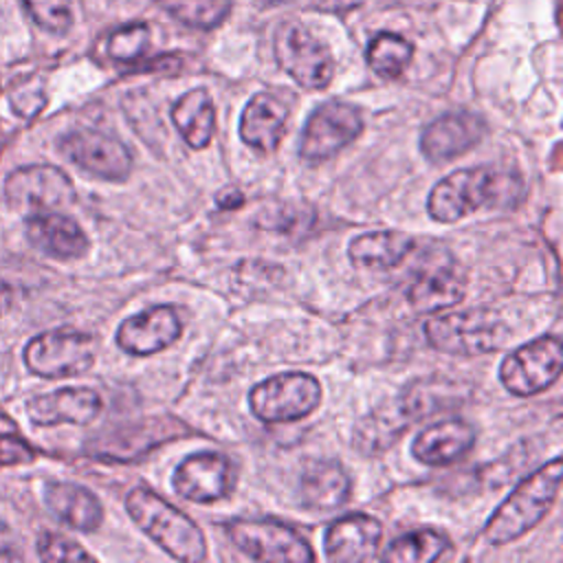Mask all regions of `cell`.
<instances>
[{"instance_id":"cell-1","label":"cell","mask_w":563,"mask_h":563,"mask_svg":"<svg viewBox=\"0 0 563 563\" xmlns=\"http://www.w3.org/2000/svg\"><path fill=\"white\" fill-rule=\"evenodd\" d=\"M521 200L523 183L515 174L495 167H466L435 183L427 211L438 222H457L477 209L517 207Z\"/></svg>"},{"instance_id":"cell-2","label":"cell","mask_w":563,"mask_h":563,"mask_svg":"<svg viewBox=\"0 0 563 563\" xmlns=\"http://www.w3.org/2000/svg\"><path fill=\"white\" fill-rule=\"evenodd\" d=\"M563 462L550 460L528 475L486 521L484 537L493 545H504L532 530L552 508L561 488Z\"/></svg>"},{"instance_id":"cell-3","label":"cell","mask_w":563,"mask_h":563,"mask_svg":"<svg viewBox=\"0 0 563 563\" xmlns=\"http://www.w3.org/2000/svg\"><path fill=\"white\" fill-rule=\"evenodd\" d=\"M125 510L132 521L172 559L185 563L207 559L205 534L196 521L150 488L130 490L125 497Z\"/></svg>"},{"instance_id":"cell-4","label":"cell","mask_w":563,"mask_h":563,"mask_svg":"<svg viewBox=\"0 0 563 563\" xmlns=\"http://www.w3.org/2000/svg\"><path fill=\"white\" fill-rule=\"evenodd\" d=\"M424 334L440 352L475 356L499 347L504 343L506 328L495 312L473 308L431 317L424 323Z\"/></svg>"},{"instance_id":"cell-5","label":"cell","mask_w":563,"mask_h":563,"mask_svg":"<svg viewBox=\"0 0 563 563\" xmlns=\"http://www.w3.org/2000/svg\"><path fill=\"white\" fill-rule=\"evenodd\" d=\"M321 400V385L303 372H284L249 391V407L264 422H295L310 416Z\"/></svg>"},{"instance_id":"cell-6","label":"cell","mask_w":563,"mask_h":563,"mask_svg":"<svg viewBox=\"0 0 563 563\" xmlns=\"http://www.w3.org/2000/svg\"><path fill=\"white\" fill-rule=\"evenodd\" d=\"M97 341L77 330H51L33 336L24 347V363L35 376L64 378L92 367Z\"/></svg>"},{"instance_id":"cell-7","label":"cell","mask_w":563,"mask_h":563,"mask_svg":"<svg viewBox=\"0 0 563 563\" xmlns=\"http://www.w3.org/2000/svg\"><path fill=\"white\" fill-rule=\"evenodd\" d=\"M229 541L253 561L310 563L314 552L303 537L273 519H233L224 526Z\"/></svg>"},{"instance_id":"cell-8","label":"cell","mask_w":563,"mask_h":563,"mask_svg":"<svg viewBox=\"0 0 563 563\" xmlns=\"http://www.w3.org/2000/svg\"><path fill=\"white\" fill-rule=\"evenodd\" d=\"M563 369V345L554 334H543L515 352L499 365L501 385L515 396H534L548 389Z\"/></svg>"},{"instance_id":"cell-9","label":"cell","mask_w":563,"mask_h":563,"mask_svg":"<svg viewBox=\"0 0 563 563\" xmlns=\"http://www.w3.org/2000/svg\"><path fill=\"white\" fill-rule=\"evenodd\" d=\"M275 57L299 86L323 90L334 75V59L328 46L301 22H284L275 33Z\"/></svg>"},{"instance_id":"cell-10","label":"cell","mask_w":563,"mask_h":563,"mask_svg":"<svg viewBox=\"0 0 563 563\" xmlns=\"http://www.w3.org/2000/svg\"><path fill=\"white\" fill-rule=\"evenodd\" d=\"M363 132V114L345 101L321 103L306 121L299 156L306 163H323L343 152Z\"/></svg>"},{"instance_id":"cell-11","label":"cell","mask_w":563,"mask_h":563,"mask_svg":"<svg viewBox=\"0 0 563 563\" xmlns=\"http://www.w3.org/2000/svg\"><path fill=\"white\" fill-rule=\"evenodd\" d=\"M4 196L13 209L33 216L73 205L75 187L59 167L35 163L18 167L7 176Z\"/></svg>"},{"instance_id":"cell-12","label":"cell","mask_w":563,"mask_h":563,"mask_svg":"<svg viewBox=\"0 0 563 563\" xmlns=\"http://www.w3.org/2000/svg\"><path fill=\"white\" fill-rule=\"evenodd\" d=\"M57 147L70 163L103 180H125L132 172L130 150L99 130H73L59 139Z\"/></svg>"},{"instance_id":"cell-13","label":"cell","mask_w":563,"mask_h":563,"mask_svg":"<svg viewBox=\"0 0 563 563\" xmlns=\"http://www.w3.org/2000/svg\"><path fill=\"white\" fill-rule=\"evenodd\" d=\"M174 490L196 504H211L224 499L235 486L233 462L213 451L187 455L174 471Z\"/></svg>"},{"instance_id":"cell-14","label":"cell","mask_w":563,"mask_h":563,"mask_svg":"<svg viewBox=\"0 0 563 563\" xmlns=\"http://www.w3.org/2000/svg\"><path fill=\"white\" fill-rule=\"evenodd\" d=\"M183 323L172 306H152L121 321L117 345L132 356L156 354L178 341Z\"/></svg>"},{"instance_id":"cell-15","label":"cell","mask_w":563,"mask_h":563,"mask_svg":"<svg viewBox=\"0 0 563 563\" xmlns=\"http://www.w3.org/2000/svg\"><path fill=\"white\" fill-rule=\"evenodd\" d=\"M486 134V121L473 112H449L431 121L420 134V152L431 161H451L473 150Z\"/></svg>"},{"instance_id":"cell-16","label":"cell","mask_w":563,"mask_h":563,"mask_svg":"<svg viewBox=\"0 0 563 563\" xmlns=\"http://www.w3.org/2000/svg\"><path fill=\"white\" fill-rule=\"evenodd\" d=\"M383 526L365 512L345 515L332 521L323 534V550L330 561L356 563L378 556Z\"/></svg>"},{"instance_id":"cell-17","label":"cell","mask_w":563,"mask_h":563,"mask_svg":"<svg viewBox=\"0 0 563 563\" xmlns=\"http://www.w3.org/2000/svg\"><path fill=\"white\" fill-rule=\"evenodd\" d=\"M101 411V396L90 387H64L26 400V416L37 427L88 424Z\"/></svg>"},{"instance_id":"cell-18","label":"cell","mask_w":563,"mask_h":563,"mask_svg":"<svg viewBox=\"0 0 563 563\" xmlns=\"http://www.w3.org/2000/svg\"><path fill=\"white\" fill-rule=\"evenodd\" d=\"M26 240L44 255L62 262L79 260L88 253V235L81 231V227L59 213V211H44L33 213L26 218Z\"/></svg>"},{"instance_id":"cell-19","label":"cell","mask_w":563,"mask_h":563,"mask_svg":"<svg viewBox=\"0 0 563 563\" xmlns=\"http://www.w3.org/2000/svg\"><path fill=\"white\" fill-rule=\"evenodd\" d=\"M286 121V103L271 92H257L242 110L240 139L262 154H273L284 139Z\"/></svg>"},{"instance_id":"cell-20","label":"cell","mask_w":563,"mask_h":563,"mask_svg":"<svg viewBox=\"0 0 563 563\" xmlns=\"http://www.w3.org/2000/svg\"><path fill=\"white\" fill-rule=\"evenodd\" d=\"M475 446V429L464 420H444L422 429L411 442V455L427 466H446Z\"/></svg>"},{"instance_id":"cell-21","label":"cell","mask_w":563,"mask_h":563,"mask_svg":"<svg viewBox=\"0 0 563 563\" xmlns=\"http://www.w3.org/2000/svg\"><path fill=\"white\" fill-rule=\"evenodd\" d=\"M44 504L55 519L73 530L92 532L103 521L99 499L84 486L73 482H48L44 486Z\"/></svg>"},{"instance_id":"cell-22","label":"cell","mask_w":563,"mask_h":563,"mask_svg":"<svg viewBox=\"0 0 563 563\" xmlns=\"http://www.w3.org/2000/svg\"><path fill=\"white\" fill-rule=\"evenodd\" d=\"M350 475L336 460H314L310 462L299 482L301 501L312 510H334L343 506L350 497Z\"/></svg>"},{"instance_id":"cell-23","label":"cell","mask_w":563,"mask_h":563,"mask_svg":"<svg viewBox=\"0 0 563 563\" xmlns=\"http://www.w3.org/2000/svg\"><path fill=\"white\" fill-rule=\"evenodd\" d=\"M413 246V238L402 231H369L350 242L347 255L358 266L385 271L398 266Z\"/></svg>"},{"instance_id":"cell-24","label":"cell","mask_w":563,"mask_h":563,"mask_svg":"<svg viewBox=\"0 0 563 563\" xmlns=\"http://www.w3.org/2000/svg\"><path fill=\"white\" fill-rule=\"evenodd\" d=\"M172 121L189 147H207L216 132V110L209 92L205 88L187 90L174 103Z\"/></svg>"},{"instance_id":"cell-25","label":"cell","mask_w":563,"mask_h":563,"mask_svg":"<svg viewBox=\"0 0 563 563\" xmlns=\"http://www.w3.org/2000/svg\"><path fill=\"white\" fill-rule=\"evenodd\" d=\"M411 416L402 400L367 416L354 431V446L361 453H380L407 429Z\"/></svg>"},{"instance_id":"cell-26","label":"cell","mask_w":563,"mask_h":563,"mask_svg":"<svg viewBox=\"0 0 563 563\" xmlns=\"http://www.w3.org/2000/svg\"><path fill=\"white\" fill-rule=\"evenodd\" d=\"M466 286L453 271H431L411 284L407 290L409 303L418 312H438L464 299Z\"/></svg>"},{"instance_id":"cell-27","label":"cell","mask_w":563,"mask_h":563,"mask_svg":"<svg viewBox=\"0 0 563 563\" xmlns=\"http://www.w3.org/2000/svg\"><path fill=\"white\" fill-rule=\"evenodd\" d=\"M449 550V539L440 530L420 528L394 539L380 559L396 563H427L438 561Z\"/></svg>"},{"instance_id":"cell-28","label":"cell","mask_w":563,"mask_h":563,"mask_svg":"<svg viewBox=\"0 0 563 563\" xmlns=\"http://www.w3.org/2000/svg\"><path fill=\"white\" fill-rule=\"evenodd\" d=\"M411 55L413 46L396 33H378L367 44V64L376 75L385 79L400 77L402 70L409 66Z\"/></svg>"},{"instance_id":"cell-29","label":"cell","mask_w":563,"mask_h":563,"mask_svg":"<svg viewBox=\"0 0 563 563\" xmlns=\"http://www.w3.org/2000/svg\"><path fill=\"white\" fill-rule=\"evenodd\" d=\"M174 20L196 29H213L222 24L231 11V0H156Z\"/></svg>"},{"instance_id":"cell-30","label":"cell","mask_w":563,"mask_h":563,"mask_svg":"<svg viewBox=\"0 0 563 563\" xmlns=\"http://www.w3.org/2000/svg\"><path fill=\"white\" fill-rule=\"evenodd\" d=\"M147 46H150V26L145 22H134L110 33L106 53L114 62L132 64L147 51Z\"/></svg>"},{"instance_id":"cell-31","label":"cell","mask_w":563,"mask_h":563,"mask_svg":"<svg viewBox=\"0 0 563 563\" xmlns=\"http://www.w3.org/2000/svg\"><path fill=\"white\" fill-rule=\"evenodd\" d=\"M29 15L51 33H66L73 24L70 0H22Z\"/></svg>"},{"instance_id":"cell-32","label":"cell","mask_w":563,"mask_h":563,"mask_svg":"<svg viewBox=\"0 0 563 563\" xmlns=\"http://www.w3.org/2000/svg\"><path fill=\"white\" fill-rule=\"evenodd\" d=\"M37 556L44 561H92L79 543L57 532H42L37 539Z\"/></svg>"},{"instance_id":"cell-33","label":"cell","mask_w":563,"mask_h":563,"mask_svg":"<svg viewBox=\"0 0 563 563\" xmlns=\"http://www.w3.org/2000/svg\"><path fill=\"white\" fill-rule=\"evenodd\" d=\"M31 460H33V449L29 444H24L15 435H0V464H20Z\"/></svg>"},{"instance_id":"cell-34","label":"cell","mask_w":563,"mask_h":563,"mask_svg":"<svg viewBox=\"0 0 563 563\" xmlns=\"http://www.w3.org/2000/svg\"><path fill=\"white\" fill-rule=\"evenodd\" d=\"M365 0H314V7L325 13H345L363 4Z\"/></svg>"},{"instance_id":"cell-35","label":"cell","mask_w":563,"mask_h":563,"mask_svg":"<svg viewBox=\"0 0 563 563\" xmlns=\"http://www.w3.org/2000/svg\"><path fill=\"white\" fill-rule=\"evenodd\" d=\"M0 556H11L15 559L18 552L13 550V541H11V530L7 523L0 521Z\"/></svg>"},{"instance_id":"cell-36","label":"cell","mask_w":563,"mask_h":563,"mask_svg":"<svg viewBox=\"0 0 563 563\" xmlns=\"http://www.w3.org/2000/svg\"><path fill=\"white\" fill-rule=\"evenodd\" d=\"M242 202H244V198H242V194L235 191V189L218 194V205L224 207V209H227V207H229V209H235V207H240Z\"/></svg>"}]
</instances>
